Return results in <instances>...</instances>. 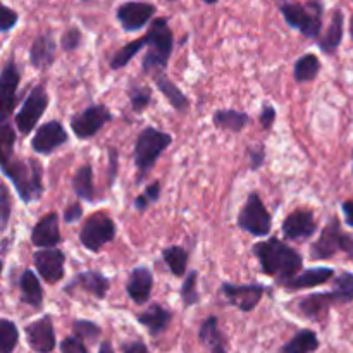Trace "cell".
I'll return each instance as SVG.
<instances>
[{
  "mask_svg": "<svg viewBox=\"0 0 353 353\" xmlns=\"http://www.w3.org/2000/svg\"><path fill=\"white\" fill-rule=\"evenodd\" d=\"M74 288L83 290V292L90 293V295L95 296V299L103 300L110 288V279L107 278V276H103L100 271H92V269H90V271L78 272V274L68 283L64 292L69 293Z\"/></svg>",
  "mask_w": 353,
  "mask_h": 353,
  "instance_id": "19",
  "label": "cell"
},
{
  "mask_svg": "<svg viewBox=\"0 0 353 353\" xmlns=\"http://www.w3.org/2000/svg\"><path fill=\"white\" fill-rule=\"evenodd\" d=\"M19 343V330L9 319H0V353H12Z\"/></svg>",
  "mask_w": 353,
  "mask_h": 353,
  "instance_id": "36",
  "label": "cell"
},
{
  "mask_svg": "<svg viewBox=\"0 0 353 353\" xmlns=\"http://www.w3.org/2000/svg\"><path fill=\"white\" fill-rule=\"evenodd\" d=\"M334 303H340L336 293L326 292V293H312L303 299L299 300V310L303 317L310 321L323 319L327 314V309Z\"/></svg>",
  "mask_w": 353,
  "mask_h": 353,
  "instance_id": "22",
  "label": "cell"
},
{
  "mask_svg": "<svg viewBox=\"0 0 353 353\" xmlns=\"http://www.w3.org/2000/svg\"><path fill=\"white\" fill-rule=\"evenodd\" d=\"M276 117H278V112H276L274 107H272L271 103L265 102L264 105H262L261 116H259V121H261V126L264 128L265 131H269L272 126H274Z\"/></svg>",
  "mask_w": 353,
  "mask_h": 353,
  "instance_id": "47",
  "label": "cell"
},
{
  "mask_svg": "<svg viewBox=\"0 0 353 353\" xmlns=\"http://www.w3.org/2000/svg\"><path fill=\"white\" fill-rule=\"evenodd\" d=\"M283 236L288 241H305L317 233V223L312 210L296 209L283 221Z\"/></svg>",
  "mask_w": 353,
  "mask_h": 353,
  "instance_id": "16",
  "label": "cell"
},
{
  "mask_svg": "<svg viewBox=\"0 0 353 353\" xmlns=\"http://www.w3.org/2000/svg\"><path fill=\"white\" fill-rule=\"evenodd\" d=\"M48 102V93L47 86L43 83H38L37 86L30 90V93L26 95V99L23 100V105L17 110V114L14 116V124H16L17 131L24 137L33 133V130L37 128L38 121L41 119V116L47 110Z\"/></svg>",
  "mask_w": 353,
  "mask_h": 353,
  "instance_id": "8",
  "label": "cell"
},
{
  "mask_svg": "<svg viewBox=\"0 0 353 353\" xmlns=\"http://www.w3.org/2000/svg\"><path fill=\"white\" fill-rule=\"evenodd\" d=\"M350 34H352V40H353V16H352V21H350Z\"/></svg>",
  "mask_w": 353,
  "mask_h": 353,
  "instance_id": "56",
  "label": "cell"
},
{
  "mask_svg": "<svg viewBox=\"0 0 353 353\" xmlns=\"http://www.w3.org/2000/svg\"><path fill=\"white\" fill-rule=\"evenodd\" d=\"M145 47H147V37H141L138 38V40L130 41V43L121 47L117 52H114V55L109 61V68L112 69V71H119V69L126 68V65L137 57L138 52L143 50Z\"/></svg>",
  "mask_w": 353,
  "mask_h": 353,
  "instance_id": "33",
  "label": "cell"
},
{
  "mask_svg": "<svg viewBox=\"0 0 353 353\" xmlns=\"http://www.w3.org/2000/svg\"><path fill=\"white\" fill-rule=\"evenodd\" d=\"M128 99H130L131 109L133 112L141 114L147 110V107L152 102V90L145 85H138V83H130L128 86Z\"/></svg>",
  "mask_w": 353,
  "mask_h": 353,
  "instance_id": "35",
  "label": "cell"
},
{
  "mask_svg": "<svg viewBox=\"0 0 353 353\" xmlns=\"http://www.w3.org/2000/svg\"><path fill=\"white\" fill-rule=\"evenodd\" d=\"M138 323L141 326H145L148 330V333L152 336H159V334L164 333L165 330L169 327L172 321V312L169 309H164L159 303H152L145 312L138 314Z\"/></svg>",
  "mask_w": 353,
  "mask_h": 353,
  "instance_id": "24",
  "label": "cell"
},
{
  "mask_svg": "<svg viewBox=\"0 0 353 353\" xmlns=\"http://www.w3.org/2000/svg\"><path fill=\"white\" fill-rule=\"evenodd\" d=\"M83 217V205L79 202H72L65 207L64 210V221L68 224H74L81 221Z\"/></svg>",
  "mask_w": 353,
  "mask_h": 353,
  "instance_id": "48",
  "label": "cell"
},
{
  "mask_svg": "<svg viewBox=\"0 0 353 353\" xmlns=\"http://www.w3.org/2000/svg\"><path fill=\"white\" fill-rule=\"evenodd\" d=\"M203 3H207V6H216L217 2H219V0H202Z\"/></svg>",
  "mask_w": 353,
  "mask_h": 353,
  "instance_id": "55",
  "label": "cell"
},
{
  "mask_svg": "<svg viewBox=\"0 0 353 353\" xmlns=\"http://www.w3.org/2000/svg\"><path fill=\"white\" fill-rule=\"evenodd\" d=\"M17 23H19V14H17V10L10 9L9 6L3 3L2 10H0V31L2 33H9L10 30L16 28Z\"/></svg>",
  "mask_w": 353,
  "mask_h": 353,
  "instance_id": "45",
  "label": "cell"
},
{
  "mask_svg": "<svg viewBox=\"0 0 353 353\" xmlns=\"http://www.w3.org/2000/svg\"><path fill=\"white\" fill-rule=\"evenodd\" d=\"M19 293L21 302L26 305L33 307V309H41L43 305V288L38 279V272H33L31 269L21 272L19 278Z\"/></svg>",
  "mask_w": 353,
  "mask_h": 353,
  "instance_id": "25",
  "label": "cell"
},
{
  "mask_svg": "<svg viewBox=\"0 0 353 353\" xmlns=\"http://www.w3.org/2000/svg\"><path fill=\"white\" fill-rule=\"evenodd\" d=\"M252 254L259 261L262 272L274 279L278 286L285 285L303 268L302 255L278 236H271L269 240L255 243L252 247Z\"/></svg>",
  "mask_w": 353,
  "mask_h": 353,
  "instance_id": "1",
  "label": "cell"
},
{
  "mask_svg": "<svg viewBox=\"0 0 353 353\" xmlns=\"http://www.w3.org/2000/svg\"><path fill=\"white\" fill-rule=\"evenodd\" d=\"M28 345L37 353H52L55 348V331L50 316H43L24 327Z\"/></svg>",
  "mask_w": 353,
  "mask_h": 353,
  "instance_id": "17",
  "label": "cell"
},
{
  "mask_svg": "<svg viewBox=\"0 0 353 353\" xmlns=\"http://www.w3.org/2000/svg\"><path fill=\"white\" fill-rule=\"evenodd\" d=\"M319 338L312 330H302L292 338L279 353H316L319 348Z\"/></svg>",
  "mask_w": 353,
  "mask_h": 353,
  "instance_id": "30",
  "label": "cell"
},
{
  "mask_svg": "<svg viewBox=\"0 0 353 353\" xmlns=\"http://www.w3.org/2000/svg\"><path fill=\"white\" fill-rule=\"evenodd\" d=\"M72 192L76 193L79 200L83 202H95V188H93V169L90 164L81 165L78 171L74 172L71 179Z\"/></svg>",
  "mask_w": 353,
  "mask_h": 353,
  "instance_id": "29",
  "label": "cell"
},
{
  "mask_svg": "<svg viewBox=\"0 0 353 353\" xmlns=\"http://www.w3.org/2000/svg\"><path fill=\"white\" fill-rule=\"evenodd\" d=\"M238 228L245 233L252 234L255 238H264L272 230V217L268 210L265 203L259 196V193L252 192L247 196V202L243 203L241 210L238 212L236 219Z\"/></svg>",
  "mask_w": 353,
  "mask_h": 353,
  "instance_id": "7",
  "label": "cell"
},
{
  "mask_svg": "<svg viewBox=\"0 0 353 353\" xmlns=\"http://www.w3.org/2000/svg\"><path fill=\"white\" fill-rule=\"evenodd\" d=\"M99 353H116V352H114V347L110 341H102L99 347Z\"/></svg>",
  "mask_w": 353,
  "mask_h": 353,
  "instance_id": "53",
  "label": "cell"
},
{
  "mask_svg": "<svg viewBox=\"0 0 353 353\" xmlns=\"http://www.w3.org/2000/svg\"><path fill=\"white\" fill-rule=\"evenodd\" d=\"M210 352L212 353H228L226 348H224V345H223V340L217 341L216 345H212V347H210Z\"/></svg>",
  "mask_w": 353,
  "mask_h": 353,
  "instance_id": "54",
  "label": "cell"
},
{
  "mask_svg": "<svg viewBox=\"0 0 353 353\" xmlns=\"http://www.w3.org/2000/svg\"><path fill=\"white\" fill-rule=\"evenodd\" d=\"M276 6L292 30H296L302 37L310 40H319L324 17L323 0H307L305 3L276 0Z\"/></svg>",
  "mask_w": 353,
  "mask_h": 353,
  "instance_id": "4",
  "label": "cell"
},
{
  "mask_svg": "<svg viewBox=\"0 0 353 353\" xmlns=\"http://www.w3.org/2000/svg\"><path fill=\"white\" fill-rule=\"evenodd\" d=\"M221 293L226 296L228 303L234 305L238 310H241V312H252L261 303L262 296L265 293V286L261 285V283L236 285V283L224 281L221 285Z\"/></svg>",
  "mask_w": 353,
  "mask_h": 353,
  "instance_id": "12",
  "label": "cell"
},
{
  "mask_svg": "<svg viewBox=\"0 0 353 353\" xmlns=\"http://www.w3.org/2000/svg\"><path fill=\"white\" fill-rule=\"evenodd\" d=\"M68 140L69 134L61 121L52 119L37 128V133L31 138V150L38 155H50L68 143Z\"/></svg>",
  "mask_w": 353,
  "mask_h": 353,
  "instance_id": "14",
  "label": "cell"
},
{
  "mask_svg": "<svg viewBox=\"0 0 353 353\" xmlns=\"http://www.w3.org/2000/svg\"><path fill=\"white\" fill-rule=\"evenodd\" d=\"M343 24H345V16L340 9H334L333 16H331V23L327 26L326 33L317 40L321 52L326 55H333L338 50V47L343 41Z\"/></svg>",
  "mask_w": 353,
  "mask_h": 353,
  "instance_id": "26",
  "label": "cell"
},
{
  "mask_svg": "<svg viewBox=\"0 0 353 353\" xmlns=\"http://www.w3.org/2000/svg\"><path fill=\"white\" fill-rule=\"evenodd\" d=\"M2 174L12 183L17 196L26 205L37 202L43 195V165L37 159H17L0 162Z\"/></svg>",
  "mask_w": 353,
  "mask_h": 353,
  "instance_id": "2",
  "label": "cell"
},
{
  "mask_svg": "<svg viewBox=\"0 0 353 353\" xmlns=\"http://www.w3.org/2000/svg\"><path fill=\"white\" fill-rule=\"evenodd\" d=\"M21 83V71L16 57L10 55L0 72V123L9 119L17 103V88Z\"/></svg>",
  "mask_w": 353,
  "mask_h": 353,
  "instance_id": "10",
  "label": "cell"
},
{
  "mask_svg": "<svg viewBox=\"0 0 353 353\" xmlns=\"http://www.w3.org/2000/svg\"><path fill=\"white\" fill-rule=\"evenodd\" d=\"M117 161H119V152L114 147L109 148V185L114 186L117 176Z\"/></svg>",
  "mask_w": 353,
  "mask_h": 353,
  "instance_id": "49",
  "label": "cell"
},
{
  "mask_svg": "<svg viewBox=\"0 0 353 353\" xmlns=\"http://www.w3.org/2000/svg\"><path fill=\"white\" fill-rule=\"evenodd\" d=\"M152 288H154V274L145 265H138L131 271L126 281V293L137 305H143L150 300Z\"/></svg>",
  "mask_w": 353,
  "mask_h": 353,
  "instance_id": "20",
  "label": "cell"
},
{
  "mask_svg": "<svg viewBox=\"0 0 353 353\" xmlns=\"http://www.w3.org/2000/svg\"><path fill=\"white\" fill-rule=\"evenodd\" d=\"M341 252L348 257V261H353V234L343 233V240H341Z\"/></svg>",
  "mask_w": 353,
  "mask_h": 353,
  "instance_id": "51",
  "label": "cell"
},
{
  "mask_svg": "<svg viewBox=\"0 0 353 353\" xmlns=\"http://www.w3.org/2000/svg\"><path fill=\"white\" fill-rule=\"evenodd\" d=\"M199 338L207 348H210L212 345H216L217 341L223 340V338H221V333H219V326H217L216 316H210L203 321L202 326H200V331H199Z\"/></svg>",
  "mask_w": 353,
  "mask_h": 353,
  "instance_id": "39",
  "label": "cell"
},
{
  "mask_svg": "<svg viewBox=\"0 0 353 353\" xmlns=\"http://www.w3.org/2000/svg\"><path fill=\"white\" fill-rule=\"evenodd\" d=\"M145 37H147L148 50L141 59V71L145 74L157 76L168 69L169 59L174 48V34L165 17H155L152 19Z\"/></svg>",
  "mask_w": 353,
  "mask_h": 353,
  "instance_id": "3",
  "label": "cell"
},
{
  "mask_svg": "<svg viewBox=\"0 0 353 353\" xmlns=\"http://www.w3.org/2000/svg\"><path fill=\"white\" fill-rule=\"evenodd\" d=\"M333 292L336 293L340 303H348L353 300V274L345 271L340 276L334 278V288Z\"/></svg>",
  "mask_w": 353,
  "mask_h": 353,
  "instance_id": "40",
  "label": "cell"
},
{
  "mask_svg": "<svg viewBox=\"0 0 353 353\" xmlns=\"http://www.w3.org/2000/svg\"><path fill=\"white\" fill-rule=\"evenodd\" d=\"M165 2H176V0H165Z\"/></svg>",
  "mask_w": 353,
  "mask_h": 353,
  "instance_id": "57",
  "label": "cell"
},
{
  "mask_svg": "<svg viewBox=\"0 0 353 353\" xmlns=\"http://www.w3.org/2000/svg\"><path fill=\"white\" fill-rule=\"evenodd\" d=\"M341 210H343L345 223L353 228V200H347V202L341 203Z\"/></svg>",
  "mask_w": 353,
  "mask_h": 353,
  "instance_id": "52",
  "label": "cell"
},
{
  "mask_svg": "<svg viewBox=\"0 0 353 353\" xmlns=\"http://www.w3.org/2000/svg\"><path fill=\"white\" fill-rule=\"evenodd\" d=\"M212 123L217 130L241 133L252 123V117L247 112L236 109H219L214 112Z\"/></svg>",
  "mask_w": 353,
  "mask_h": 353,
  "instance_id": "27",
  "label": "cell"
},
{
  "mask_svg": "<svg viewBox=\"0 0 353 353\" xmlns=\"http://www.w3.org/2000/svg\"><path fill=\"white\" fill-rule=\"evenodd\" d=\"M81 2H86V0H81Z\"/></svg>",
  "mask_w": 353,
  "mask_h": 353,
  "instance_id": "58",
  "label": "cell"
},
{
  "mask_svg": "<svg viewBox=\"0 0 353 353\" xmlns=\"http://www.w3.org/2000/svg\"><path fill=\"white\" fill-rule=\"evenodd\" d=\"M123 353H148L147 345L140 340L123 343Z\"/></svg>",
  "mask_w": 353,
  "mask_h": 353,
  "instance_id": "50",
  "label": "cell"
},
{
  "mask_svg": "<svg viewBox=\"0 0 353 353\" xmlns=\"http://www.w3.org/2000/svg\"><path fill=\"white\" fill-rule=\"evenodd\" d=\"M334 278V269L333 268H310L305 271H300L299 274L293 276L292 279L283 285V288L288 290V292H299V290L305 288H314V286H319L327 283L330 279Z\"/></svg>",
  "mask_w": 353,
  "mask_h": 353,
  "instance_id": "23",
  "label": "cell"
},
{
  "mask_svg": "<svg viewBox=\"0 0 353 353\" xmlns=\"http://www.w3.org/2000/svg\"><path fill=\"white\" fill-rule=\"evenodd\" d=\"M179 296L183 300L185 307H193L200 303V293H199V271H190L183 278V285L179 288Z\"/></svg>",
  "mask_w": 353,
  "mask_h": 353,
  "instance_id": "34",
  "label": "cell"
},
{
  "mask_svg": "<svg viewBox=\"0 0 353 353\" xmlns=\"http://www.w3.org/2000/svg\"><path fill=\"white\" fill-rule=\"evenodd\" d=\"M247 159L250 171H259L265 164V145L257 143L247 147Z\"/></svg>",
  "mask_w": 353,
  "mask_h": 353,
  "instance_id": "43",
  "label": "cell"
},
{
  "mask_svg": "<svg viewBox=\"0 0 353 353\" xmlns=\"http://www.w3.org/2000/svg\"><path fill=\"white\" fill-rule=\"evenodd\" d=\"M171 134L157 130V128L148 126L140 131L137 141H134L133 150V161L134 168H137V185H141L145 181V178L154 169L155 162L171 147Z\"/></svg>",
  "mask_w": 353,
  "mask_h": 353,
  "instance_id": "5",
  "label": "cell"
},
{
  "mask_svg": "<svg viewBox=\"0 0 353 353\" xmlns=\"http://www.w3.org/2000/svg\"><path fill=\"white\" fill-rule=\"evenodd\" d=\"M10 212H12V203H10L9 190L6 185L0 186V221H2V228L0 230L6 231L7 224H9Z\"/></svg>",
  "mask_w": 353,
  "mask_h": 353,
  "instance_id": "44",
  "label": "cell"
},
{
  "mask_svg": "<svg viewBox=\"0 0 353 353\" xmlns=\"http://www.w3.org/2000/svg\"><path fill=\"white\" fill-rule=\"evenodd\" d=\"M61 353H90L85 341L78 336H68L61 341Z\"/></svg>",
  "mask_w": 353,
  "mask_h": 353,
  "instance_id": "46",
  "label": "cell"
},
{
  "mask_svg": "<svg viewBox=\"0 0 353 353\" xmlns=\"http://www.w3.org/2000/svg\"><path fill=\"white\" fill-rule=\"evenodd\" d=\"M116 223L112 217L105 212H93L83 221V226L79 230V243L92 254L102 250L107 243L114 241L116 238Z\"/></svg>",
  "mask_w": 353,
  "mask_h": 353,
  "instance_id": "6",
  "label": "cell"
},
{
  "mask_svg": "<svg viewBox=\"0 0 353 353\" xmlns=\"http://www.w3.org/2000/svg\"><path fill=\"white\" fill-rule=\"evenodd\" d=\"M14 145H16V133L9 121H2L0 126V162L9 161L14 157Z\"/></svg>",
  "mask_w": 353,
  "mask_h": 353,
  "instance_id": "38",
  "label": "cell"
},
{
  "mask_svg": "<svg viewBox=\"0 0 353 353\" xmlns=\"http://www.w3.org/2000/svg\"><path fill=\"white\" fill-rule=\"evenodd\" d=\"M72 333L74 336H78L79 340L86 341V343H97V340L102 334V327L97 323L86 319H78L72 323Z\"/></svg>",
  "mask_w": 353,
  "mask_h": 353,
  "instance_id": "37",
  "label": "cell"
},
{
  "mask_svg": "<svg viewBox=\"0 0 353 353\" xmlns=\"http://www.w3.org/2000/svg\"><path fill=\"white\" fill-rule=\"evenodd\" d=\"M33 264L38 276L48 285H55L65 274V255L61 248H38L33 254Z\"/></svg>",
  "mask_w": 353,
  "mask_h": 353,
  "instance_id": "13",
  "label": "cell"
},
{
  "mask_svg": "<svg viewBox=\"0 0 353 353\" xmlns=\"http://www.w3.org/2000/svg\"><path fill=\"white\" fill-rule=\"evenodd\" d=\"M55 50H57V45H55V40L50 31L38 34L30 48V64L34 69H38V71L40 69L45 71V69H48L54 64Z\"/></svg>",
  "mask_w": 353,
  "mask_h": 353,
  "instance_id": "21",
  "label": "cell"
},
{
  "mask_svg": "<svg viewBox=\"0 0 353 353\" xmlns=\"http://www.w3.org/2000/svg\"><path fill=\"white\" fill-rule=\"evenodd\" d=\"M321 68L323 64L316 54H305L293 65V78L296 79V83H310L319 76Z\"/></svg>",
  "mask_w": 353,
  "mask_h": 353,
  "instance_id": "31",
  "label": "cell"
},
{
  "mask_svg": "<svg viewBox=\"0 0 353 353\" xmlns=\"http://www.w3.org/2000/svg\"><path fill=\"white\" fill-rule=\"evenodd\" d=\"M162 261L174 278H185L188 269V252L179 245H172L162 250Z\"/></svg>",
  "mask_w": 353,
  "mask_h": 353,
  "instance_id": "32",
  "label": "cell"
},
{
  "mask_svg": "<svg viewBox=\"0 0 353 353\" xmlns=\"http://www.w3.org/2000/svg\"><path fill=\"white\" fill-rule=\"evenodd\" d=\"M159 199H161V181H154L147 186V190H145L141 195H138L137 199H134L133 205L138 212H145V210H147L152 203L157 202Z\"/></svg>",
  "mask_w": 353,
  "mask_h": 353,
  "instance_id": "41",
  "label": "cell"
},
{
  "mask_svg": "<svg viewBox=\"0 0 353 353\" xmlns=\"http://www.w3.org/2000/svg\"><path fill=\"white\" fill-rule=\"evenodd\" d=\"M59 221H61V216L57 212H48L47 216L41 217L31 230V245L37 248H54L61 245L62 236L59 230Z\"/></svg>",
  "mask_w": 353,
  "mask_h": 353,
  "instance_id": "18",
  "label": "cell"
},
{
  "mask_svg": "<svg viewBox=\"0 0 353 353\" xmlns=\"http://www.w3.org/2000/svg\"><path fill=\"white\" fill-rule=\"evenodd\" d=\"M341 240H343V231H341L340 221L336 217H333L326 224V228L321 231L319 238L310 245V259H314V261H327V259H333L338 252H341Z\"/></svg>",
  "mask_w": 353,
  "mask_h": 353,
  "instance_id": "15",
  "label": "cell"
},
{
  "mask_svg": "<svg viewBox=\"0 0 353 353\" xmlns=\"http://www.w3.org/2000/svg\"><path fill=\"white\" fill-rule=\"evenodd\" d=\"M157 12V7L150 2H141V0H130L123 2L116 9V17L119 21L121 28L126 33H137L143 30L152 17Z\"/></svg>",
  "mask_w": 353,
  "mask_h": 353,
  "instance_id": "11",
  "label": "cell"
},
{
  "mask_svg": "<svg viewBox=\"0 0 353 353\" xmlns=\"http://www.w3.org/2000/svg\"><path fill=\"white\" fill-rule=\"evenodd\" d=\"M112 119L114 114L103 103H92L81 112L74 114L69 121V126L78 140H90L97 137V133L102 131V128Z\"/></svg>",
  "mask_w": 353,
  "mask_h": 353,
  "instance_id": "9",
  "label": "cell"
},
{
  "mask_svg": "<svg viewBox=\"0 0 353 353\" xmlns=\"http://www.w3.org/2000/svg\"><path fill=\"white\" fill-rule=\"evenodd\" d=\"M81 41H83V34L81 31H79V28L71 26L62 33L61 48L64 52H74L81 47Z\"/></svg>",
  "mask_w": 353,
  "mask_h": 353,
  "instance_id": "42",
  "label": "cell"
},
{
  "mask_svg": "<svg viewBox=\"0 0 353 353\" xmlns=\"http://www.w3.org/2000/svg\"><path fill=\"white\" fill-rule=\"evenodd\" d=\"M155 86L159 88V92L168 99V102L171 103V107L178 112H186L190 107L188 97L183 93V90L176 85L172 79H169L164 72L155 76Z\"/></svg>",
  "mask_w": 353,
  "mask_h": 353,
  "instance_id": "28",
  "label": "cell"
}]
</instances>
